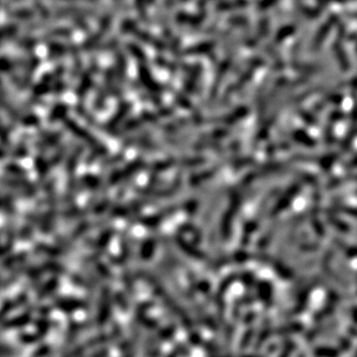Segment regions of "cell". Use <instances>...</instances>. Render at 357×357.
Wrapping results in <instances>:
<instances>
[{"instance_id":"8","label":"cell","mask_w":357,"mask_h":357,"mask_svg":"<svg viewBox=\"0 0 357 357\" xmlns=\"http://www.w3.org/2000/svg\"><path fill=\"white\" fill-rule=\"evenodd\" d=\"M138 74H139V78H140L142 84L146 87L147 89H149L150 91H152L155 94L160 93L161 87L155 81V79L152 77V75L150 74V71L148 70L147 67H145L144 65H140L138 68Z\"/></svg>"},{"instance_id":"22","label":"cell","mask_w":357,"mask_h":357,"mask_svg":"<svg viewBox=\"0 0 357 357\" xmlns=\"http://www.w3.org/2000/svg\"><path fill=\"white\" fill-rule=\"evenodd\" d=\"M112 14L108 13V14H105L101 19H100V22H99V26H98V31L101 32L103 35H105L110 27H111V23H112Z\"/></svg>"},{"instance_id":"9","label":"cell","mask_w":357,"mask_h":357,"mask_svg":"<svg viewBox=\"0 0 357 357\" xmlns=\"http://www.w3.org/2000/svg\"><path fill=\"white\" fill-rule=\"evenodd\" d=\"M133 35H135L140 41L144 42L145 44H148V45H152L153 47H155L157 50H163L165 45L162 41H160L158 38L154 37L153 35L149 34L148 32L146 31H143V30H140L137 28V26L133 29V31L131 32Z\"/></svg>"},{"instance_id":"28","label":"cell","mask_w":357,"mask_h":357,"mask_svg":"<svg viewBox=\"0 0 357 357\" xmlns=\"http://www.w3.org/2000/svg\"><path fill=\"white\" fill-rule=\"evenodd\" d=\"M5 171L7 172V173H10V174H12V175H17V176H23V174L25 175V171L21 168V167H19V166H16V165H14V164H10V165H7L6 166V168H5Z\"/></svg>"},{"instance_id":"14","label":"cell","mask_w":357,"mask_h":357,"mask_svg":"<svg viewBox=\"0 0 357 357\" xmlns=\"http://www.w3.org/2000/svg\"><path fill=\"white\" fill-rule=\"evenodd\" d=\"M68 112V106L65 103H60L56 105L50 113L49 119L51 122H55L65 118V115Z\"/></svg>"},{"instance_id":"18","label":"cell","mask_w":357,"mask_h":357,"mask_svg":"<svg viewBox=\"0 0 357 357\" xmlns=\"http://www.w3.org/2000/svg\"><path fill=\"white\" fill-rule=\"evenodd\" d=\"M335 54H336L337 60H338V62L340 64L341 68L343 70H348L350 68V64H349V61H348V58L346 56V53L344 52V50L342 49L341 46L335 45Z\"/></svg>"},{"instance_id":"26","label":"cell","mask_w":357,"mask_h":357,"mask_svg":"<svg viewBox=\"0 0 357 357\" xmlns=\"http://www.w3.org/2000/svg\"><path fill=\"white\" fill-rule=\"evenodd\" d=\"M0 210H2L7 213H12L14 211V208L9 201L0 197Z\"/></svg>"},{"instance_id":"3","label":"cell","mask_w":357,"mask_h":357,"mask_svg":"<svg viewBox=\"0 0 357 357\" xmlns=\"http://www.w3.org/2000/svg\"><path fill=\"white\" fill-rule=\"evenodd\" d=\"M114 77L115 74L111 69H108L105 73V77H104V84L101 86L100 89L97 92V96L94 100V107L97 110H101L104 107L105 101L107 99V97L109 96V93L112 89V86L114 83Z\"/></svg>"},{"instance_id":"34","label":"cell","mask_w":357,"mask_h":357,"mask_svg":"<svg viewBox=\"0 0 357 357\" xmlns=\"http://www.w3.org/2000/svg\"><path fill=\"white\" fill-rule=\"evenodd\" d=\"M15 1H21V0H15Z\"/></svg>"},{"instance_id":"16","label":"cell","mask_w":357,"mask_h":357,"mask_svg":"<svg viewBox=\"0 0 357 357\" xmlns=\"http://www.w3.org/2000/svg\"><path fill=\"white\" fill-rule=\"evenodd\" d=\"M36 221V213H29V216L27 218V223L23 227V230L21 231V237L23 240H28L33 234L34 224Z\"/></svg>"},{"instance_id":"30","label":"cell","mask_w":357,"mask_h":357,"mask_svg":"<svg viewBox=\"0 0 357 357\" xmlns=\"http://www.w3.org/2000/svg\"><path fill=\"white\" fill-rule=\"evenodd\" d=\"M64 89H65V83L64 82H61V81H59L56 84V86H55V89H54L55 92L56 93H60V92H62Z\"/></svg>"},{"instance_id":"7","label":"cell","mask_w":357,"mask_h":357,"mask_svg":"<svg viewBox=\"0 0 357 357\" xmlns=\"http://www.w3.org/2000/svg\"><path fill=\"white\" fill-rule=\"evenodd\" d=\"M39 65H40V60L38 57H36V56L29 57V59L27 60L26 64H25V72H24L23 78L19 83L20 89H26L30 85L31 79H32L35 71L39 67Z\"/></svg>"},{"instance_id":"25","label":"cell","mask_w":357,"mask_h":357,"mask_svg":"<svg viewBox=\"0 0 357 357\" xmlns=\"http://www.w3.org/2000/svg\"><path fill=\"white\" fill-rule=\"evenodd\" d=\"M136 27V23L131 19H125L121 24V31L124 34H130Z\"/></svg>"},{"instance_id":"20","label":"cell","mask_w":357,"mask_h":357,"mask_svg":"<svg viewBox=\"0 0 357 357\" xmlns=\"http://www.w3.org/2000/svg\"><path fill=\"white\" fill-rule=\"evenodd\" d=\"M213 47V44L212 43H209V42H205V43H202V44H198L192 48H190L188 50V53L189 54H204V53H208L209 52Z\"/></svg>"},{"instance_id":"10","label":"cell","mask_w":357,"mask_h":357,"mask_svg":"<svg viewBox=\"0 0 357 357\" xmlns=\"http://www.w3.org/2000/svg\"><path fill=\"white\" fill-rule=\"evenodd\" d=\"M57 78L55 77V75H54V73H52V74H45L43 77H42V79H41V81L37 84V86L35 87V89H34V91H33V96L35 97V98H39V97H41V96H43L44 94H46L48 91H49V89H50V88H51V84L53 83V81L54 80H56Z\"/></svg>"},{"instance_id":"21","label":"cell","mask_w":357,"mask_h":357,"mask_svg":"<svg viewBox=\"0 0 357 357\" xmlns=\"http://www.w3.org/2000/svg\"><path fill=\"white\" fill-rule=\"evenodd\" d=\"M127 48H128V51L130 52V54L136 59L138 60V61L140 62H143V61H146V56H145V53L141 50L140 47H138L137 45L135 44H132V43H129L127 45Z\"/></svg>"},{"instance_id":"12","label":"cell","mask_w":357,"mask_h":357,"mask_svg":"<svg viewBox=\"0 0 357 357\" xmlns=\"http://www.w3.org/2000/svg\"><path fill=\"white\" fill-rule=\"evenodd\" d=\"M48 51H49V59L50 60H57L65 56L66 48L62 43L59 42H50L48 44Z\"/></svg>"},{"instance_id":"2","label":"cell","mask_w":357,"mask_h":357,"mask_svg":"<svg viewBox=\"0 0 357 357\" xmlns=\"http://www.w3.org/2000/svg\"><path fill=\"white\" fill-rule=\"evenodd\" d=\"M47 195H48V197H47L48 208H47V212H46L43 226H42V231L44 233H50L53 230L56 215H57V199H56V195H55V185L53 182H50L48 184Z\"/></svg>"},{"instance_id":"5","label":"cell","mask_w":357,"mask_h":357,"mask_svg":"<svg viewBox=\"0 0 357 357\" xmlns=\"http://www.w3.org/2000/svg\"><path fill=\"white\" fill-rule=\"evenodd\" d=\"M130 109H131L130 102H124L122 105H120V107L118 108V110L114 113V115L109 119V121L104 125L105 131L109 133L113 132L114 129L117 128L119 123L123 120V118L128 114Z\"/></svg>"},{"instance_id":"15","label":"cell","mask_w":357,"mask_h":357,"mask_svg":"<svg viewBox=\"0 0 357 357\" xmlns=\"http://www.w3.org/2000/svg\"><path fill=\"white\" fill-rule=\"evenodd\" d=\"M334 23V18L332 17L331 19H329L327 23H325V25L321 28L320 30V33L317 35L315 41H314V44H313V49H317L324 41V39L328 35L329 33V30L331 28V25Z\"/></svg>"},{"instance_id":"31","label":"cell","mask_w":357,"mask_h":357,"mask_svg":"<svg viewBox=\"0 0 357 357\" xmlns=\"http://www.w3.org/2000/svg\"><path fill=\"white\" fill-rule=\"evenodd\" d=\"M320 1H325V2H338V3H344L348 0H320Z\"/></svg>"},{"instance_id":"17","label":"cell","mask_w":357,"mask_h":357,"mask_svg":"<svg viewBox=\"0 0 357 357\" xmlns=\"http://www.w3.org/2000/svg\"><path fill=\"white\" fill-rule=\"evenodd\" d=\"M72 36V30L67 27H58L52 29L51 31L47 32L45 39L48 38H55V37H61V38H69Z\"/></svg>"},{"instance_id":"23","label":"cell","mask_w":357,"mask_h":357,"mask_svg":"<svg viewBox=\"0 0 357 357\" xmlns=\"http://www.w3.org/2000/svg\"><path fill=\"white\" fill-rule=\"evenodd\" d=\"M10 15L14 18H17V19H21V20H26V19H29V18H32L33 15H34V12L30 9H27V8H22V9H19V10H15L13 12L10 13Z\"/></svg>"},{"instance_id":"1","label":"cell","mask_w":357,"mask_h":357,"mask_svg":"<svg viewBox=\"0 0 357 357\" xmlns=\"http://www.w3.org/2000/svg\"><path fill=\"white\" fill-rule=\"evenodd\" d=\"M66 127L73 133L75 134L78 138H80L81 140H83L84 142H86L87 144H89L93 151L91 152V154L89 157V164L92 163L93 160L99 156H103L107 153V148L100 144V142L92 136L91 133H89L88 130H86L85 128L81 127L77 122L70 120V119H67L65 121Z\"/></svg>"},{"instance_id":"33","label":"cell","mask_w":357,"mask_h":357,"mask_svg":"<svg viewBox=\"0 0 357 357\" xmlns=\"http://www.w3.org/2000/svg\"><path fill=\"white\" fill-rule=\"evenodd\" d=\"M88 1H95V0H88Z\"/></svg>"},{"instance_id":"27","label":"cell","mask_w":357,"mask_h":357,"mask_svg":"<svg viewBox=\"0 0 357 357\" xmlns=\"http://www.w3.org/2000/svg\"><path fill=\"white\" fill-rule=\"evenodd\" d=\"M135 2H136L137 10H138L141 18L145 21H148L147 11H146V6H145V0H136Z\"/></svg>"},{"instance_id":"13","label":"cell","mask_w":357,"mask_h":357,"mask_svg":"<svg viewBox=\"0 0 357 357\" xmlns=\"http://www.w3.org/2000/svg\"><path fill=\"white\" fill-rule=\"evenodd\" d=\"M104 35L101 33V32H99V31H97L96 33H93V34H91L85 42H84V44H83V48H84V50L86 51V52H90V51H93V50H95L96 49V47L98 46V44L100 43V41H101V39H102V37H103Z\"/></svg>"},{"instance_id":"6","label":"cell","mask_w":357,"mask_h":357,"mask_svg":"<svg viewBox=\"0 0 357 357\" xmlns=\"http://www.w3.org/2000/svg\"><path fill=\"white\" fill-rule=\"evenodd\" d=\"M97 69V66L93 64L89 71H87L84 76L82 77V80L79 84V87L77 89V95L79 98H85L87 93L89 91L90 88L92 87L93 83V75L95 73V70Z\"/></svg>"},{"instance_id":"19","label":"cell","mask_w":357,"mask_h":357,"mask_svg":"<svg viewBox=\"0 0 357 357\" xmlns=\"http://www.w3.org/2000/svg\"><path fill=\"white\" fill-rule=\"evenodd\" d=\"M16 32H17V26L13 24L0 27V44L4 41V39L10 38L13 35H15Z\"/></svg>"},{"instance_id":"32","label":"cell","mask_w":357,"mask_h":357,"mask_svg":"<svg viewBox=\"0 0 357 357\" xmlns=\"http://www.w3.org/2000/svg\"><path fill=\"white\" fill-rule=\"evenodd\" d=\"M65 1H76V0H65Z\"/></svg>"},{"instance_id":"29","label":"cell","mask_w":357,"mask_h":357,"mask_svg":"<svg viewBox=\"0 0 357 357\" xmlns=\"http://www.w3.org/2000/svg\"><path fill=\"white\" fill-rule=\"evenodd\" d=\"M295 31V28L292 26L289 27H284L283 29H281V31L279 32V34L277 35V39H279V41H283V39L289 37L290 35H292Z\"/></svg>"},{"instance_id":"4","label":"cell","mask_w":357,"mask_h":357,"mask_svg":"<svg viewBox=\"0 0 357 357\" xmlns=\"http://www.w3.org/2000/svg\"><path fill=\"white\" fill-rule=\"evenodd\" d=\"M126 76V59L123 54L116 56V94L120 95L123 90V85Z\"/></svg>"},{"instance_id":"24","label":"cell","mask_w":357,"mask_h":357,"mask_svg":"<svg viewBox=\"0 0 357 357\" xmlns=\"http://www.w3.org/2000/svg\"><path fill=\"white\" fill-rule=\"evenodd\" d=\"M37 44H38V40H36L33 37H25V38H22L18 42V46L20 48H22V49H25V50L33 49Z\"/></svg>"},{"instance_id":"11","label":"cell","mask_w":357,"mask_h":357,"mask_svg":"<svg viewBox=\"0 0 357 357\" xmlns=\"http://www.w3.org/2000/svg\"><path fill=\"white\" fill-rule=\"evenodd\" d=\"M26 64L24 60L17 59L16 61H12V60L6 58V57H0V72L2 73H13L15 68L17 66H23Z\"/></svg>"}]
</instances>
